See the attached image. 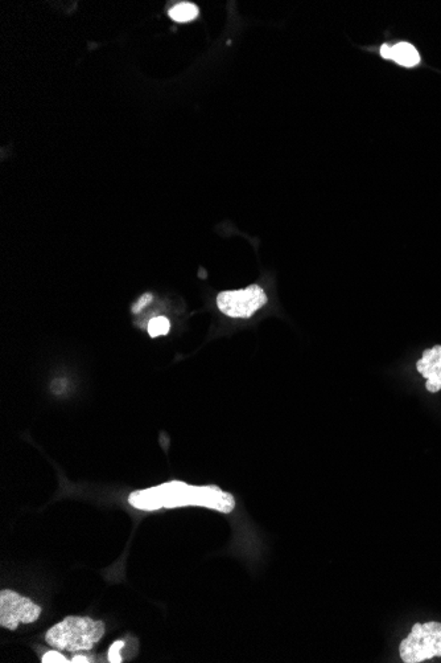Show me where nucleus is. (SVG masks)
Returning <instances> with one entry per match:
<instances>
[{
	"label": "nucleus",
	"instance_id": "nucleus-13",
	"mask_svg": "<svg viewBox=\"0 0 441 663\" xmlns=\"http://www.w3.org/2000/svg\"><path fill=\"white\" fill-rule=\"evenodd\" d=\"M381 56H382L383 59H386V60H391V57H393V46L383 44V46H381Z\"/></svg>",
	"mask_w": 441,
	"mask_h": 663
},
{
	"label": "nucleus",
	"instance_id": "nucleus-11",
	"mask_svg": "<svg viewBox=\"0 0 441 663\" xmlns=\"http://www.w3.org/2000/svg\"><path fill=\"white\" fill-rule=\"evenodd\" d=\"M41 662L43 663H66L72 662L69 661L66 657H64L61 653L59 651H48L45 653L41 658Z\"/></svg>",
	"mask_w": 441,
	"mask_h": 663
},
{
	"label": "nucleus",
	"instance_id": "nucleus-1",
	"mask_svg": "<svg viewBox=\"0 0 441 663\" xmlns=\"http://www.w3.org/2000/svg\"><path fill=\"white\" fill-rule=\"evenodd\" d=\"M129 503L142 511L206 507L218 513L230 514L236 509L234 497L218 486H193L181 481H171L155 487L133 491L129 496Z\"/></svg>",
	"mask_w": 441,
	"mask_h": 663
},
{
	"label": "nucleus",
	"instance_id": "nucleus-9",
	"mask_svg": "<svg viewBox=\"0 0 441 663\" xmlns=\"http://www.w3.org/2000/svg\"><path fill=\"white\" fill-rule=\"evenodd\" d=\"M171 329V322L165 317H156L149 320L148 323V334L151 338H156L160 335H167Z\"/></svg>",
	"mask_w": 441,
	"mask_h": 663
},
{
	"label": "nucleus",
	"instance_id": "nucleus-8",
	"mask_svg": "<svg viewBox=\"0 0 441 663\" xmlns=\"http://www.w3.org/2000/svg\"><path fill=\"white\" fill-rule=\"evenodd\" d=\"M169 16L177 23H188L198 16V8L193 3H180L169 10Z\"/></svg>",
	"mask_w": 441,
	"mask_h": 663
},
{
	"label": "nucleus",
	"instance_id": "nucleus-6",
	"mask_svg": "<svg viewBox=\"0 0 441 663\" xmlns=\"http://www.w3.org/2000/svg\"><path fill=\"white\" fill-rule=\"evenodd\" d=\"M416 370L426 379V388L431 393L441 390V346H435L423 352V358L416 363Z\"/></svg>",
	"mask_w": 441,
	"mask_h": 663
},
{
	"label": "nucleus",
	"instance_id": "nucleus-4",
	"mask_svg": "<svg viewBox=\"0 0 441 663\" xmlns=\"http://www.w3.org/2000/svg\"><path fill=\"white\" fill-rule=\"evenodd\" d=\"M265 290L258 285L222 291L217 297V306L220 313L230 318H251L267 303Z\"/></svg>",
	"mask_w": 441,
	"mask_h": 663
},
{
	"label": "nucleus",
	"instance_id": "nucleus-5",
	"mask_svg": "<svg viewBox=\"0 0 441 663\" xmlns=\"http://www.w3.org/2000/svg\"><path fill=\"white\" fill-rule=\"evenodd\" d=\"M41 615V608L28 597L14 590L3 589L0 592V626L16 630L21 624H32Z\"/></svg>",
	"mask_w": 441,
	"mask_h": 663
},
{
	"label": "nucleus",
	"instance_id": "nucleus-14",
	"mask_svg": "<svg viewBox=\"0 0 441 663\" xmlns=\"http://www.w3.org/2000/svg\"><path fill=\"white\" fill-rule=\"evenodd\" d=\"M71 661L73 663H88L90 662V658L85 655H75Z\"/></svg>",
	"mask_w": 441,
	"mask_h": 663
},
{
	"label": "nucleus",
	"instance_id": "nucleus-7",
	"mask_svg": "<svg viewBox=\"0 0 441 663\" xmlns=\"http://www.w3.org/2000/svg\"><path fill=\"white\" fill-rule=\"evenodd\" d=\"M399 65L406 68H413L420 62V55L416 48L410 43H399L393 46V57Z\"/></svg>",
	"mask_w": 441,
	"mask_h": 663
},
{
	"label": "nucleus",
	"instance_id": "nucleus-3",
	"mask_svg": "<svg viewBox=\"0 0 441 663\" xmlns=\"http://www.w3.org/2000/svg\"><path fill=\"white\" fill-rule=\"evenodd\" d=\"M400 658L406 663H419L441 657V624H415L410 635L400 644Z\"/></svg>",
	"mask_w": 441,
	"mask_h": 663
},
{
	"label": "nucleus",
	"instance_id": "nucleus-12",
	"mask_svg": "<svg viewBox=\"0 0 441 663\" xmlns=\"http://www.w3.org/2000/svg\"><path fill=\"white\" fill-rule=\"evenodd\" d=\"M152 300H153V297H152V294H149V293H146V294H143V296L140 297V300L138 301V303H136V305H133V314H135V313H140V311H142V309H143L144 306H147L148 303H151V301H152Z\"/></svg>",
	"mask_w": 441,
	"mask_h": 663
},
{
	"label": "nucleus",
	"instance_id": "nucleus-2",
	"mask_svg": "<svg viewBox=\"0 0 441 663\" xmlns=\"http://www.w3.org/2000/svg\"><path fill=\"white\" fill-rule=\"evenodd\" d=\"M103 634V621L69 616L46 632L45 641L48 645L57 650L78 653L91 650L101 641Z\"/></svg>",
	"mask_w": 441,
	"mask_h": 663
},
{
	"label": "nucleus",
	"instance_id": "nucleus-10",
	"mask_svg": "<svg viewBox=\"0 0 441 663\" xmlns=\"http://www.w3.org/2000/svg\"><path fill=\"white\" fill-rule=\"evenodd\" d=\"M123 648H124V641L114 642L109 650V661L113 663L122 662L123 660H122V655H120V650Z\"/></svg>",
	"mask_w": 441,
	"mask_h": 663
}]
</instances>
